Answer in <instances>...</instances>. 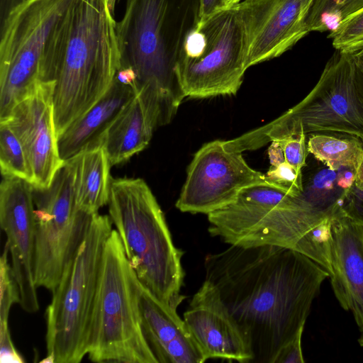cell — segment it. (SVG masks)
<instances>
[{"label":"cell","mask_w":363,"mask_h":363,"mask_svg":"<svg viewBox=\"0 0 363 363\" xmlns=\"http://www.w3.org/2000/svg\"><path fill=\"white\" fill-rule=\"evenodd\" d=\"M67 161L73 169L77 206L90 213H99L108 204L112 179L104 145L84 150Z\"/></svg>","instance_id":"ffe728a7"},{"label":"cell","mask_w":363,"mask_h":363,"mask_svg":"<svg viewBox=\"0 0 363 363\" xmlns=\"http://www.w3.org/2000/svg\"><path fill=\"white\" fill-rule=\"evenodd\" d=\"M332 288L341 307L353 314L363 330V225L339 208L331 225Z\"/></svg>","instance_id":"2e32d148"},{"label":"cell","mask_w":363,"mask_h":363,"mask_svg":"<svg viewBox=\"0 0 363 363\" xmlns=\"http://www.w3.org/2000/svg\"><path fill=\"white\" fill-rule=\"evenodd\" d=\"M328 38L335 50L350 55L363 53V9L342 21Z\"/></svg>","instance_id":"d4e9b609"},{"label":"cell","mask_w":363,"mask_h":363,"mask_svg":"<svg viewBox=\"0 0 363 363\" xmlns=\"http://www.w3.org/2000/svg\"><path fill=\"white\" fill-rule=\"evenodd\" d=\"M33 196L35 284L37 288L52 291L86 238L96 213L77 206L69 161L57 170L49 187L33 188Z\"/></svg>","instance_id":"30bf717a"},{"label":"cell","mask_w":363,"mask_h":363,"mask_svg":"<svg viewBox=\"0 0 363 363\" xmlns=\"http://www.w3.org/2000/svg\"><path fill=\"white\" fill-rule=\"evenodd\" d=\"M0 167L3 177H18L33 184V173L23 147L4 123H0Z\"/></svg>","instance_id":"cb8c5ba5"},{"label":"cell","mask_w":363,"mask_h":363,"mask_svg":"<svg viewBox=\"0 0 363 363\" xmlns=\"http://www.w3.org/2000/svg\"><path fill=\"white\" fill-rule=\"evenodd\" d=\"M109 216L126 257L142 285L174 311L185 296L180 291L183 251L172 240L164 213L142 179H111Z\"/></svg>","instance_id":"277c9868"},{"label":"cell","mask_w":363,"mask_h":363,"mask_svg":"<svg viewBox=\"0 0 363 363\" xmlns=\"http://www.w3.org/2000/svg\"><path fill=\"white\" fill-rule=\"evenodd\" d=\"M117 23L106 0H74L58 32L49 79L55 82L57 137L106 93L121 68Z\"/></svg>","instance_id":"7a4b0ae2"},{"label":"cell","mask_w":363,"mask_h":363,"mask_svg":"<svg viewBox=\"0 0 363 363\" xmlns=\"http://www.w3.org/2000/svg\"><path fill=\"white\" fill-rule=\"evenodd\" d=\"M142 284L113 229L106 240L90 325L87 355L94 362L157 363L143 335Z\"/></svg>","instance_id":"5b68a950"},{"label":"cell","mask_w":363,"mask_h":363,"mask_svg":"<svg viewBox=\"0 0 363 363\" xmlns=\"http://www.w3.org/2000/svg\"><path fill=\"white\" fill-rule=\"evenodd\" d=\"M201 0H127L116 24L121 67L135 74V90L159 104L162 125L169 123L185 97L175 67L184 40L200 18Z\"/></svg>","instance_id":"3957f363"},{"label":"cell","mask_w":363,"mask_h":363,"mask_svg":"<svg viewBox=\"0 0 363 363\" xmlns=\"http://www.w3.org/2000/svg\"><path fill=\"white\" fill-rule=\"evenodd\" d=\"M242 1L243 0H223V7L224 9L230 8L238 4Z\"/></svg>","instance_id":"836d02e7"},{"label":"cell","mask_w":363,"mask_h":363,"mask_svg":"<svg viewBox=\"0 0 363 363\" xmlns=\"http://www.w3.org/2000/svg\"><path fill=\"white\" fill-rule=\"evenodd\" d=\"M222 9H224L223 0H201L199 21Z\"/></svg>","instance_id":"f546056e"},{"label":"cell","mask_w":363,"mask_h":363,"mask_svg":"<svg viewBox=\"0 0 363 363\" xmlns=\"http://www.w3.org/2000/svg\"><path fill=\"white\" fill-rule=\"evenodd\" d=\"M312 134L308 152L332 170L349 168L356 171L363 159V144L358 138L345 135Z\"/></svg>","instance_id":"44dd1931"},{"label":"cell","mask_w":363,"mask_h":363,"mask_svg":"<svg viewBox=\"0 0 363 363\" xmlns=\"http://www.w3.org/2000/svg\"><path fill=\"white\" fill-rule=\"evenodd\" d=\"M247 39L234 6L199 21L183 43L175 72L185 97L235 94L247 69Z\"/></svg>","instance_id":"9c48e42d"},{"label":"cell","mask_w":363,"mask_h":363,"mask_svg":"<svg viewBox=\"0 0 363 363\" xmlns=\"http://www.w3.org/2000/svg\"><path fill=\"white\" fill-rule=\"evenodd\" d=\"M55 82H38L12 109L6 123L20 140L30 167L34 189H46L64 164L53 113Z\"/></svg>","instance_id":"5bb4252c"},{"label":"cell","mask_w":363,"mask_h":363,"mask_svg":"<svg viewBox=\"0 0 363 363\" xmlns=\"http://www.w3.org/2000/svg\"><path fill=\"white\" fill-rule=\"evenodd\" d=\"M161 126L160 108L143 90L122 109L108 128L103 145L111 166L128 160L149 144L154 130Z\"/></svg>","instance_id":"ac0fdd59"},{"label":"cell","mask_w":363,"mask_h":363,"mask_svg":"<svg viewBox=\"0 0 363 363\" xmlns=\"http://www.w3.org/2000/svg\"><path fill=\"white\" fill-rule=\"evenodd\" d=\"M183 320L206 360L252 363L250 341L223 303L215 285L205 279L193 296Z\"/></svg>","instance_id":"9a60e30c"},{"label":"cell","mask_w":363,"mask_h":363,"mask_svg":"<svg viewBox=\"0 0 363 363\" xmlns=\"http://www.w3.org/2000/svg\"><path fill=\"white\" fill-rule=\"evenodd\" d=\"M74 0H20L7 7L0 43V121L43 82L57 33Z\"/></svg>","instance_id":"ba28073f"},{"label":"cell","mask_w":363,"mask_h":363,"mask_svg":"<svg viewBox=\"0 0 363 363\" xmlns=\"http://www.w3.org/2000/svg\"><path fill=\"white\" fill-rule=\"evenodd\" d=\"M340 208L352 220L363 225V191L352 185L345 191Z\"/></svg>","instance_id":"83f0119b"},{"label":"cell","mask_w":363,"mask_h":363,"mask_svg":"<svg viewBox=\"0 0 363 363\" xmlns=\"http://www.w3.org/2000/svg\"><path fill=\"white\" fill-rule=\"evenodd\" d=\"M358 342L361 346H363V330L362 331V334L358 339Z\"/></svg>","instance_id":"d590c367"},{"label":"cell","mask_w":363,"mask_h":363,"mask_svg":"<svg viewBox=\"0 0 363 363\" xmlns=\"http://www.w3.org/2000/svg\"><path fill=\"white\" fill-rule=\"evenodd\" d=\"M363 9V0H314L307 18L310 32H331Z\"/></svg>","instance_id":"603a6c76"},{"label":"cell","mask_w":363,"mask_h":363,"mask_svg":"<svg viewBox=\"0 0 363 363\" xmlns=\"http://www.w3.org/2000/svg\"><path fill=\"white\" fill-rule=\"evenodd\" d=\"M268 157L270 164L277 167L286 162L283 149L278 140H273L268 148Z\"/></svg>","instance_id":"4dcf8cb0"},{"label":"cell","mask_w":363,"mask_h":363,"mask_svg":"<svg viewBox=\"0 0 363 363\" xmlns=\"http://www.w3.org/2000/svg\"><path fill=\"white\" fill-rule=\"evenodd\" d=\"M109 216L96 214L76 255L67 264L46 310L47 355L54 363H79L87 343L104 251L113 228Z\"/></svg>","instance_id":"52a82bcc"},{"label":"cell","mask_w":363,"mask_h":363,"mask_svg":"<svg viewBox=\"0 0 363 363\" xmlns=\"http://www.w3.org/2000/svg\"><path fill=\"white\" fill-rule=\"evenodd\" d=\"M106 1L108 4L109 10L114 15L115 6L117 0H106Z\"/></svg>","instance_id":"e575fe53"},{"label":"cell","mask_w":363,"mask_h":363,"mask_svg":"<svg viewBox=\"0 0 363 363\" xmlns=\"http://www.w3.org/2000/svg\"><path fill=\"white\" fill-rule=\"evenodd\" d=\"M306 135L301 133L277 140L279 142L284 154L285 160L296 170L302 172L306 164L308 154L306 143Z\"/></svg>","instance_id":"4316f807"},{"label":"cell","mask_w":363,"mask_h":363,"mask_svg":"<svg viewBox=\"0 0 363 363\" xmlns=\"http://www.w3.org/2000/svg\"><path fill=\"white\" fill-rule=\"evenodd\" d=\"M356 64V87L358 96L363 104V53L353 55Z\"/></svg>","instance_id":"1f68e13d"},{"label":"cell","mask_w":363,"mask_h":363,"mask_svg":"<svg viewBox=\"0 0 363 363\" xmlns=\"http://www.w3.org/2000/svg\"><path fill=\"white\" fill-rule=\"evenodd\" d=\"M314 0H243L235 5L247 39V69L291 49L310 30L307 18Z\"/></svg>","instance_id":"7c38bea8"},{"label":"cell","mask_w":363,"mask_h":363,"mask_svg":"<svg viewBox=\"0 0 363 363\" xmlns=\"http://www.w3.org/2000/svg\"><path fill=\"white\" fill-rule=\"evenodd\" d=\"M353 185L358 190L363 191V159L355 171Z\"/></svg>","instance_id":"d6a6232c"},{"label":"cell","mask_w":363,"mask_h":363,"mask_svg":"<svg viewBox=\"0 0 363 363\" xmlns=\"http://www.w3.org/2000/svg\"><path fill=\"white\" fill-rule=\"evenodd\" d=\"M265 176L268 181L292 196H298L303 191L302 172L296 170L286 162L277 167L271 166Z\"/></svg>","instance_id":"484cf974"},{"label":"cell","mask_w":363,"mask_h":363,"mask_svg":"<svg viewBox=\"0 0 363 363\" xmlns=\"http://www.w3.org/2000/svg\"><path fill=\"white\" fill-rule=\"evenodd\" d=\"M304 328L287 342L279 352L274 363H303L305 362L302 353L301 337Z\"/></svg>","instance_id":"f1b7e54d"},{"label":"cell","mask_w":363,"mask_h":363,"mask_svg":"<svg viewBox=\"0 0 363 363\" xmlns=\"http://www.w3.org/2000/svg\"><path fill=\"white\" fill-rule=\"evenodd\" d=\"M301 133L350 135L363 144V104L357 91L353 55L336 50L302 101L273 121L224 145L229 150L242 152Z\"/></svg>","instance_id":"8992f818"},{"label":"cell","mask_w":363,"mask_h":363,"mask_svg":"<svg viewBox=\"0 0 363 363\" xmlns=\"http://www.w3.org/2000/svg\"><path fill=\"white\" fill-rule=\"evenodd\" d=\"M135 94L133 87L115 78L103 97L57 137L62 160L65 162L84 150L102 145L108 128Z\"/></svg>","instance_id":"d6986e66"},{"label":"cell","mask_w":363,"mask_h":363,"mask_svg":"<svg viewBox=\"0 0 363 363\" xmlns=\"http://www.w3.org/2000/svg\"><path fill=\"white\" fill-rule=\"evenodd\" d=\"M9 248L5 244L0 259V362L22 363L12 342L9 329V315L12 305L20 301V295L9 262Z\"/></svg>","instance_id":"7402d4cb"},{"label":"cell","mask_w":363,"mask_h":363,"mask_svg":"<svg viewBox=\"0 0 363 363\" xmlns=\"http://www.w3.org/2000/svg\"><path fill=\"white\" fill-rule=\"evenodd\" d=\"M33 186L18 177H3L0 185V224L7 240L11 269L19 304L28 313L39 309L34 280L35 214Z\"/></svg>","instance_id":"4fadbf2b"},{"label":"cell","mask_w":363,"mask_h":363,"mask_svg":"<svg viewBox=\"0 0 363 363\" xmlns=\"http://www.w3.org/2000/svg\"><path fill=\"white\" fill-rule=\"evenodd\" d=\"M141 325L145 340L157 363H203L206 360L177 311L142 285Z\"/></svg>","instance_id":"e0dca14e"},{"label":"cell","mask_w":363,"mask_h":363,"mask_svg":"<svg viewBox=\"0 0 363 363\" xmlns=\"http://www.w3.org/2000/svg\"><path fill=\"white\" fill-rule=\"evenodd\" d=\"M213 283L247 337L252 363H274L303 328L328 272L306 255L274 245H230L205 257Z\"/></svg>","instance_id":"6da1fadb"},{"label":"cell","mask_w":363,"mask_h":363,"mask_svg":"<svg viewBox=\"0 0 363 363\" xmlns=\"http://www.w3.org/2000/svg\"><path fill=\"white\" fill-rule=\"evenodd\" d=\"M265 183L272 182L250 167L242 152L226 149L223 140H213L194 155L176 207L208 215L230 203L243 189Z\"/></svg>","instance_id":"8fae6325"}]
</instances>
